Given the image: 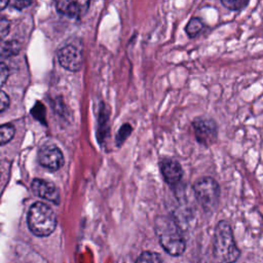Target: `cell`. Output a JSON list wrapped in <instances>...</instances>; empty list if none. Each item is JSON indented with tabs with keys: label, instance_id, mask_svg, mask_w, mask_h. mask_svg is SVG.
I'll return each mask as SVG.
<instances>
[{
	"label": "cell",
	"instance_id": "2e32d148",
	"mask_svg": "<svg viewBox=\"0 0 263 263\" xmlns=\"http://www.w3.org/2000/svg\"><path fill=\"white\" fill-rule=\"evenodd\" d=\"M136 263H162L161 257L157 253L143 252L137 259Z\"/></svg>",
	"mask_w": 263,
	"mask_h": 263
},
{
	"label": "cell",
	"instance_id": "ffe728a7",
	"mask_svg": "<svg viewBox=\"0 0 263 263\" xmlns=\"http://www.w3.org/2000/svg\"><path fill=\"white\" fill-rule=\"evenodd\" d=\"M32 3L33 2L31 0H12V1H9V6L15 8V9L22 10L23 8L30 6Z\"/></svg>",
	"mask_w": 263,
	"mask_h": 263
},
{
	"label": "cell",
	"instance_id": "6da1fadb",
	"mask_svg": "<svg viewBox=\"0 0 263 263\" xmlns=\"http://www.w3.org/2000/svg\"><path fill=\"white\" fill-rule=\"evenodd\" d=\"M155 233L161 247L173 256L181 255L185 250V239L178 222L168 216L155 219Z\"/></svg>",
	"mask_w": 263,
	"mask_h": 263
},
{
	"label": "cell",
	"instance_id": "44dd1931",
	"mask_svg": "<svg viewBox=\"0 0 263 263\" xmlns=\"http://www.w3.org/2000/svg\"><path fill=\"white\" fill-rule=\"evenodd\" d=\"M8 77H9V69L5 65V63L2 62L0 65V84H1V86H3L5 84Z\"/></svg>",
	"mask_w": 263,
	"mask_h": 263
},
{
	"label": "cell",
	"instance_id": "4fadbf2b",
	"mask_svg": "<svg viewBox=\"0 0 263 263\" xmlns=\"http://www.w3.org/2000/svg\"><path fill=\"white\" fill-rule=\"evenodd\" d=\"M202 28H203V24L201 20L198 17H192L186 25L185 31L190 38H193L202 30Z\"/></svg>",
	"mask_w": 263,
	"mask_h": 263
},
{
	"label": "cell",
	"instance_id": "8992f818",
	"mask_svg": "<svg viewBox=\"0 0 263 263\" xmlns=\"http://www.w3.org/2000/svg\"><path fill=\"white\" fill-rule=\"evenodd\" d=\"M37 160L40 165L50 172L60 170L65 162L61 149L54 144H45L41 146L37 153Z\"/></svg>",
	"mask_w": 263,
	"mask_h": 263
},
{
	"label": "cell",
	"instance_id": "9c48e42d",
	"mask_svg": "<svg viewBox=\"0 0 263 263\" xmlns=\"http://www.w3.org/2000/svg\"><path fill=\"white\" fill-rule=\"evenodd\" d=\"M160 171L164 181L173 186L178 184L183 176L181 164L174 158H163L160 161Z\"/></svg>",
	"mask_w": 263,
	"mask_h": 263
},
{
	"label": "cell",
	"instance_id": "ac0fdd59",
	"mask_svg": "<svg viewBox=\"0 0 263 263\" xmlns=\"http://www.w3.org/2000/svg\"><path fill=\"white\" fill-rule=\"evenodd\" d=\"M41 111L43 112V111H45V109H44V106L42 105V104H40V103H37L36 104V106L33 108V110H32V114H33V116L35 117V118H37L39 121H42L43 123H45V112L44 113H41Z\"/></svg>",
	"mask_w": 263,
	"mask_h": 263
},
{
	"label": "cell",
	"instance_id": "277c9868",
	"mask_svg": "<svg viewBox=\"0 0 263 263\" xmlns=\"http://www.w3.org/2000/svg\"><path fill=\"white\" fill-rule=\"evenodd\" d=\"M193 192L199 205L205 212L214 211L219 202L220 187L212 177H201L193 184Z\"/></svg>",
	"mask_w": 263,
	"mask_h": 263
},
{
	"label": "cell",
	"instance_id": "7402d4cb",
	"mask_svg": "<svg viewBox=\"0 0 263 263\" xmlns=\"http://www.w3.org/2000/svg\"><path fill=\"white\" fill-rule=\"evenodd\" d=\"M9 97L6 95L4 90L0 92V113H3L9 107Z\"/></svg>",
	"mask_w": 263,
	"mask_h": 263
},
{
	"label": "cell",
	"instance_id": "3957f363",
	"mask_svg": "<svg viewBox=\"0 0 263 263\" xmlns=\"http://www.w3.org/2000/svg\"><path fill=\"white\" fill-rule=\"evenodd\" d=\"M27 223L30 231L37 236H47L57 226V217L53 210L41 201L34 202L28 212Z\"/></svg>",
	"mask_w": 263,
	"mask_h": 263
},
{
	"label": "cell",
	"instance_id": "ba28073f",
	"mask_svg": "<svg viewBox=\"0 0 263 263\" xmlns=\"http://www.w3.org/2000/svg\"><path fill=\"white\" fill-rule=\"evenodd\" d=\"M31 189L37 196L55 204L60 203V193L52 182L42 179H34L31 184Z\"/></svg>",
	"mask_w": 263,
	"mask_h": 263
},
{
	"label": "cell",
	"instance_id": "9a60e30c",
	"mask_svg": "<svg viewBox=\"0 0 263 263\" xmlns=\"http://www.w3.org/2000/svg\"><path fill=\"white\" fill-rule=\"evenodd\" d=\"M132 130H133V127L129 123H124L119 127L116 138H115V143H116L117 147H120L125 142V140L132 134Z\"/></svg>",
	"mask_w": 263,
	"mask_h": 263
},
{
	"label": "cell",
	"instance_id": "7c38bea8",
	"mask_svg": "<svg viewBox=\"0 0 263 263\" xmlns=\"http://www.w3.org/2000/svg\"><path fill=\"white\" fill-rule=\"evenodd\" d=\"M21 47H22V44L17 40L12 39V40H9V41L2 42L1 57L2 58H8V57L15 55L20 52Z\"/></svg>",
	"mask_w": 263,
	"mask_h": 263
},
{
	"label": "cell",
	"instance_id": "8fae6325",
	"mask_svg": "<svg viewBox=\"0 0 263 263\" xmlns=\"http://www.w3.org/2000/svg\"><path fill=\"white\" fill-rule=\"evenodd\" d=\"M109 133V112L108 108L104 103H101L99 110V121H98V142L102 144L104 139Z\"/></svg>",
	"mask_w": 263,
	"mask_h": 263
},
{
	"label": "cell",
	"instance_id": "52a82bcc",
	"mask_svg": "<svg viewBox=\"0 0 263 263\" xmlns=\"http://www.w3.org/2000/svg\"><path fill=\"white\" fill-rule=\"evenodd\" d=\"M60 65L68 71L77 72L81 69L83 64V54L74 44H67L59 49L57 52Z\"/></svg>",
	"mask_w": 263,
	"mask_h": 263
},
{
	"label": "cell",
	"instance_id": "30bf717a",
	"mask_svg": "<svg viewBox=\"0 0 263 263\" xmlns=\"http://www.w3.org/2000/svg\"><path fill=\"white\" fill-rule=\"evenodd\" d=\"M88 1H58L55 2L57 11L68 17H77L87 10Z\"/></svg>",
	"mask_w": 263,
	"mask_h": 263
},
{
	"label": "cell",
	"instance_id": "e0dca14e",
	"mask_svg": "<svg viewBox=\"0 0 263 263\" xmlns=\"http://www.w3.org/2000/svg\"><path fill=\"white\" fill-rule=\"evenodd\" d=\"M222 5L231 10H240L249 4V1H240V0H222Z\"/></svg>",
	"mask_w": 263,
	"mask_h": 263
},
{
	"label": "cell",
	"instance_id": "5b68a950",
	"mask_svg": "<svg viewBox=\"0 0 263 263\" xmlns=\"http://www.w3.org/2000/svg\"><path fill=\"white\" fill-rule=\"evenodd\" d=\"M197 142L203 146L214 144L218 136V126L215 120L208 117H197L192 122Z\"/></svg>",
	"mask_w": 263,
	"mask_h": 263
},
{
	"label": "cell",
	"instance_id": "7a4b0ae2",
	"mask_svg": "<svg viewBox=\"0 0 263 263\" xmlns=\"http://www.w3.org/2000/svg\"><path fill=\"white\" fill-rule=\"evenodd\" d=\"M213 247L214 255L221 263H234L238 259L240 251L235 245L232 229L228 222L223 220L217 224Z\"/></svg>",
	"mask_w": 263,
	"mask_h": 263
},
{
	"label": "cell",
	"instance_id": "5bb4252c",
	"mask_svg": "<svg viewBox=\"0 0 263 263\" xmlns=\"http://www.w3.org/2000/svg\"><path fill=\"white\" fill-rule=\"evenodd\" d=\"M15 134V128L10 123H3L0 126V144L1 146L8 143Z\"/></svg>",
	"mask_w": 263,
	"mask_h": 263
},
{
	"label": "cell",
	"instance_id": "603a6c76",
	"mask_svg": "<svg viewBox=\"0 0 263 263\" xmlns=\"http://www.w3.org/2000/svg\"><path fill=\"white\" fill-rule=\"evenodd\" d=\"M6 5H9V1H6V0H3L0 2V9H4Z\"/></svg>",
	"mask_w": 263,
	"mask_h": 263
},
{
	"label": "cell",
	"instance_id": "d6986e66",
	"mask_svg": "<svg viewBox=\"0 0 263 263\" xmlns=\"http://www.w3.org/2000/svg\"><path fill=\"white\" fill-rule=\"evenodd\" d=\"M10 29V23L8 20H6L4 16H1L0 20V37L1 39L5 38L8 35Z\"/></svg>",
	"mask_w": 263,
	"mask_h": 263
}]
</instances>
